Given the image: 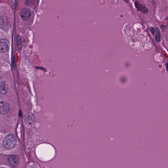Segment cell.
<instances>
[{
	"label": "cell",
	"instance_id": "1",
	"mask_svg": "<svg viewBox=\"0 0 168 168\" xmlns=\"http://www.w3.org/2000/svg\"><path fill=\"white\" fill-rule=\"evenodd\" d=\"M19 118L17 104L0 101V132L13 133Z\"/></svg>",
	"mask_w": 168,
	"mask_h": 168
},
{
	"label": "cell",
	"instance_id": "2",
	"mask_svg": "<svg viewBox=\"0 0 168 168\" xmlns=\"http://www.w3.org/2000/svg\"><path fill=\"white\" fill-rule=\"evenodd\" d=\"M22 145L12 132L0 134V155L23 154Z\"/></svg>",
	"mask_w": 168,
	"mask_h": 168
},
{
	"label": "cell",
	"instance_id": "3",
	"mask_svg": "<svg viewBox=\"0 0 168 168\" xmlns=\"http://www.w3.org/2000/svg\"><path fill=\"white\" fill-rule=\"evenodd\" d=\"M17 96L10 78L7 75L0 76V101L15 104Z\"/></svg>",
	"mask_w": 168,
	"mask_h": 168
},
{
	"label": "cell",
	"instance_id": "4",
	"mask_svg": "<svg viewBox=\"0 0 168 168\" xmlns=\"http://www.w3.org/2000/svg\"><path fill=\"white\" fill-rule=\"evenodd\" d=\"M25 160L23 154L0 155V166L21 168L24 167Z\"/></svg>",
	"mask_w": 168,
	"mask_h": 168
},
{
	"label": "cell",
	"instance_id": "5",
	"mask_svg": "<svg viewBox=\"0 0 168 168\" xmlns=\"http://www.w3.org/2000/svg\"><path fill=\"white\" fill-rule=\"evenodd\" d=\"M10 44L5 38H0V62H10Z\"/></svg>",
	"mask_w": 168,
	"mask_h": 168
},
{
	"label": "cell",
	"instance_id": "6",
	"mask_svg": "<svg viewBox=\"0 0 168 168\" xmlns=\"http://www.w3.org/2000/svg\"><path fill=\"white\" fill-rule=\"evenodd\" d=\"M2 14L0 12V36H5L8 33L11 28L12 21L11 15L8 16V14Z\"/></svg>",
	"mask_w": 168,
	"mask_h": 168
},
{
	"label": "cell",
	"instance_id": "7",
	"mask_svg": "<svg viewBox=\"0 0 168 168\" xmlns=\"http://www.w3.org/2000/svg\"><path fill=\"white\" fill-rule=\"evenodd\" d=\"M21 17L24 20H28L30 18L31 12L28 8H24L22 10L20 13Z\"/></svg>",
	"mask_w": 168,
	"mask_h": 168
},
{
	"label": "cell",
	"instance_id": "8",
	"mask_svg": "<svg viewBox=\"0 0 168 168\" xmlns=\"http://www.w3.org/2000/svg\"><path fill=\"white\" fill-rule=\"evenodd\" d=\"M135 5L138 10L145 14H147L148 13L149 11L147 7L141 4L139 2L136 1L135 3Z\"/></svg>",
	"mask_w": 168,
	"mask_h": 168
},
{
	"label": "cell",
	"instance_id": "9",
	"mask_svg": "<svg viewBox=\"0 0 168 168\" xmlns=\"http://www.w3.org/2000/svg\"><path fill=\"white\" fill-rule=\"evenodd\" d=\"M17 43L18 47L19 49H21L22 47V43L20 36L18 35L17 37Z\"/></svg>",
	"mask_w": 168,
	"mask_h": 168
},
{
	"label": "cell",
	"instance_id": "10",
	"mask_svg": "<svg viewBox=\"0 0 168 168\" xmlns=\"http://www.w3.org/2000/svg\"><path fill=\"white\" fill-rule=\"evenodd\" d=\"M156 35L155 36V40L157 42H160V34L159 29L156 28Z\"/></svg>",
	"mask_w": 168,
	"mask_h": 168
},
{
	"label": "cell",
	"instance_id": "11",
	"mask_svg": "<svg viewBox=\"0 0 168 168\" xmlns=\"http://www.w3.org/2000/svg\"><path fill=\"white\" fill-rule=\"evenodd\" d=\"M150 31L151 32H152L153 34H154V28L152 27H151L150 29Z\"/></svg>",
	"mask_w": 168,
	"mask_h": 168
},
{
	"label": "cell",
	"instance_id": "12",
	"mask_svg": "<svg viewBox=\"0 0 168 168\" xmlns=\"http://www.w3.org/2000/svg\"><path fill=\"white\" fill-rule=\"evenodd\" d=\"M124 1H125V2H128L129 0H123Z\"/></svg>",
	"mask_w": 168,
	"mask_h": 168
}]
</instances>
